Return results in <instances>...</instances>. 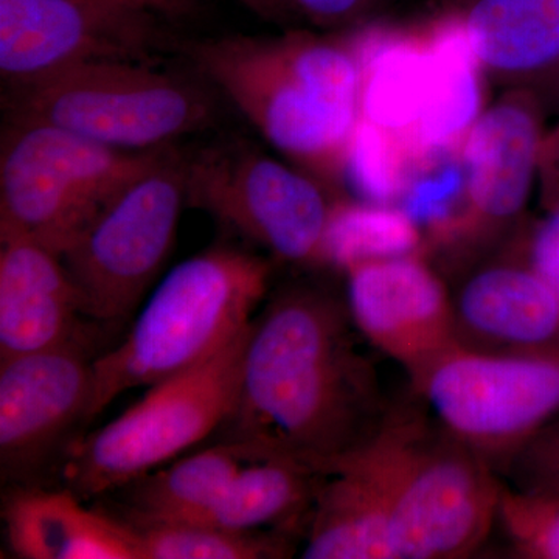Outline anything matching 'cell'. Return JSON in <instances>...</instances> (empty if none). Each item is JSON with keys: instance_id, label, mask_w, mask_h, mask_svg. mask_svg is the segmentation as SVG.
Listing matches in <instances>:
<instances>
[{"instance_id": "obj_12", "label": "cell", "mask_w": 559, "mask_h": 559, "mask_svg": "<svg viewBox=\"0 0 559 559\" xmlns=\"http://www.w3.org/2000/svg\"><path fill=\"white\" fill-rule=\"evenodd\" d=\"M168 20L98 0H0V76L22 86L100 61L162 64L179 40Z\"/></svg>"}, {"instance_id": "obj_4", "label": "cell", "mask_w": 559, "mask_h": 559, "mask_svg": "<svg viewBox=\"0 0 559 559\" xmlns=\"http://www.w3.org/2000/svg\"><path fill=\"white\" fill-rule=\"evenodd\" d=\"M272 264L219 245L173 267L146 300L128 336L92 364L91 423L127 390L193 369L252 323L270 288Z\"/></svg>"}, {"instance_id": "obj_5", "label": "cell", "mask_w": 559, "mask_h": 559, "mask_svg": "<svg viewBox=\"0 0 559 559\" xmlns=\"http://www.w3.org/2000/svg\"><path fill=\"white\" fill-rule=\"evenodd\" d=\"M219 94L197 70L100 61L3 87L5 120L43 121L112 146L151 151L218 127Z\"/></svg>"}, {"instance_id": "obj_27", "label": "cell", "mask_w": 559, "mask_h": 559, "mask_svg": "<svg viewBox=\"0 0 559 559\" xmlns=\"http://www.w3.org/2000/svg\"><path fill=\"white\" fill-rule=\"evenodd\" d=\"M460 150L412 165L400 207L425 227L426 246L462 212L466 176Z\"/></svg>"}, {"instance_id": "obj_21", "label": "cell", "mask_w": 559, "mask_h": 559, "mask_svg": "<svg viewBox=\"0 0 559 559\" xmlns=\"http://www.w3.org/2000/svg\"><path fill=\"white\" fill-rule=\"evenodd\" d=\"M305 559H393L380 488L355 469L323 477L307 522Z\"/></svg>"}, {"instance_id": "obj_31", "label": "cell", "mask_w": 559, "mask_h": 559, "mask_svg": "<svg viewBox=\"0 0 559 559\" xmlns=\"http://www.w3.org/2000/svg\"><path fill=\"white\" fill-rule=\"evenodd\" d=\"M518 241L530 264L559 290V205L543 223L525 224Z\"/></svg>"}, {"instance_id": "obj_17", "label": "cell", "mask_w": 559, "mask_h": 559, "mask_svg": "<svg viewBox=\"0 0 559 559\" xmlns=\"http://www.w3.org/2000/svg\"><path fill=\"white\" fill-rule=\"evenodd\" d=\"M11 550L27 559H142L130 522L86 509L69 488H22L3 503Z\"/></svg>"}, {"instance_id": "obj_33", "label": "cell", "mask_w": 559, "mask_h": 559, "mask_svg": "<svg viewBox=\"0 0 559 559\" xmlns=\"http://www.w3.org/2000/svg\"><path fill=\"white\" fill-rule=\"evenodd\" d=\"M261 20L275 22V24H288L297 17L290 9L288 0H237Z\"/></svg>"}, {"instance_id": "obj_28", "label": "cell", "mask_w": 559, "mask_h": 559, "mask_svg": "<svg viewBox=\"0 0 559 559\" xmlns=\"http://www.w3.org/2000/svg\"><path fill=\"white\" fill-rule=\"evenodd\" d=\"M498 521L520 557L559 559V495L503 485Z\"/></svg>"}, {"instance_id": "obj_24", "label": "cell", "mask_w": 559, "mask_h": 559, "mask_svg": "<svg viewBox=\"0 0 559 559\" xmlns=\"http://www.w3.org/2000/svg\"><path fill=\"white\" fill-rule=\"evenodd\" d=\"M425 252L421 227L400 205L345 197L336 202L326 235V263L344 271L360 261Z\"/></svg>"}, {"instance_id": "obj_6", "label": "cell", "mask_w": 559, "mask_h": 559, "mask_svg": "<svg viewBox=\"0 0 559 559\" xmlns=\"http://www.w3.org/2000/svg\"><path fill=\"white\" fill-rule=\"evenodd\" d=\"M167 148L117 150L43 121L5 120L0 230L17 231L61 257Z\"/></svg>"}, {"instance_id": "obj_22", "label": "cell", "mask_w": 559, "mask_h": 559, "mask_svg": "<svg viewBox=\"0 0 559 559\" xmlns=\"http://www.w3.org/2000/svg\"><path fill=\"white\" fill-rule=\"evenodd\" d=\"M323 477L294 460L252 459L212 506L183 522L230 532L297 524L304 514L310 516Z\"/></svg>"}, {"instance_id": "obj_9", "label": "cell", "mask_w": 559, "mask_h": 559, "mask_svg": "<svg viewBox=\"0 0 559 559\" xmlns=\"http://www.w3.org/2000/svg\"><path fill=\"white\" fill-rule=\"evenodd\" d=\"M186 165L187 148L168 146L62 253L84 318L127 322L159 278L189 207Z\"/></svg>"}, {"instance_id": "obj_18", "label": "cell", "mask_w": 559, "mask_h": 559, "mask_svg": "<svg viewBox=\"0 0 559 559\" xmlns=\"http://www.w3.org/2000/svg\"><path fill=\"white\" fill-rule=\"evenodd\" d=\"M454 11L503 90L539 86L559 69V0H459Z\"/></svg>"}, {"instance_id": "obj_15", "label": "cell", "mask_w": 559, "mask_h": 559, "mask_svg": "<svg viewBox=\"0 0 559 559\" xmlns=\"http://www.w3.org/2000/svg\"><path fill=\"white\" fill-rule=\"evenodd\" d=\"M459 278L452 305L460 345L559 353V290L530 264L518 235Z\"/></svg>"}, {"instance_id": "obj_32", "label": "cell", "mask_w": 559, "mask_h": 559, "mask_svg": "<svg viewBox=\"0 0 559 559\" xmlns=\"http://www.w3.org/2000/svg\"><path fill=\"white\" fill-rule=\"evenodd\" d=\"M114 5L130 7V9L148 11L168 21H179L189 17L197 9L194 0H98Z\"/></svg>"}, {"instance_id": "obj_14", "label": "cell", "mask_w": 559, "mask_h": 559, "mask_svg": "<svg viewBox=\"0 0 559 559\" xmlns=\"http://www.w3.org/2000/svg\"><path fill=\"white\" fill-rule=\"evenodd\" d=\"M94 359L79 340L0 360L3 477L31 476L84 423Z\"/></svg>"}, {"instance_id": "obj_10", "label": "cell", "mask_w": 559, "mask_h": 559, "mask_svg": "<svg viewBox=\"0 0 559 559\" xmlns=\"http://www.w3.org/2000/svg\"><path fill=\"white\" fill-rule=\"evenodd\" d=\"M415 399L498 474L559 414V353L455 345L411 380Z\"/></svg>"}, {"instance_id": "obj_26", "label": "cell", "mask_w": 559, "mask_h": 559, "mask_svg": "<svg viewBox=\"0 0 559 559\" xmlns=\"http://www.w3.org/2000/svg\"><path fill=\"white\" fill-rule=\"evenodd\" d=\"M412 170L406 145L399 135L360 116L349 140L345 186L360 201L400 205Z\"/></svg>"}, {"instance_id": "obj_23", "label": "cell", "mask_w": 559, "mask_h": 559, "mask_svg": "<svg viewBox=\"0 0 559 559\" xmlns=\"http://www.w3.org/2000/svg\"><path fill=\"white\" fill-rule=\"evenodd\" d=\"M240 441L226 440L132 481L127 522L138 527L189 521L212 506L249 460Z\"/></svg>"}, {"instance_id": "obj_19", "label": "cell", "mask_w": 559, "mask_h": 559, "mask_svg": "<svg viewBox=\"0 0 559 559\" xmlns=\"http://www.w3.org/2000/svg\"><path fill=\"white\" fill-rule=\"evenodd\" d=\"M432 58L428 102L403 140L412 165L462 148L487 105L488 76L454 10L426 22Z\"/></svg>"}, {"instance_id": "obj_34", "label": "cell", "mask_w": 559, "mask_h": 559, "mask_svg": "<svg viewBox=\"0 0 559 559\" xmlns=\"http://www.w3.org/2000/svg\"><path fill=\"white\" fill-rule=\"evenodd\" d=\"M549 173L554 175L559 173V121L554 130L547 132L546 142H544L540 175H549Z\"/></svg>"}, {"instance_id": "obj_35", "label": "cell", "mask_w": 559, "mask_h": 559, "mask_svg": "<svg viewBox=\"0 0 559 559\" xmlns=\"http://www.w3.org/2000/svg\"><path fill=\"white\" fill-rule=\"evenodd\" d=\"M540 98H543L544 105L547 110H557L559 112V69L549 79L543 81L539 86L533 87Z\"/></svg>"}, {"instance_id": "obj_1", "label": "cell", "mask_w": 559, "mask_h": 559, "mask_svg": "<svg viewBox=\"0 0 559 559\" xmlns=\"http://www.w3.org/2000/svg\"><path fill=\"white\" fill-rule=\"evenodd\" d=\"M356 331L347 300L323 286L275 293L250 325L227 440L322 476L369 443L390 404Z\"/></svg>"}, {"instance_id": "obj_8", "label": "cell", "mask_w": 559, "mask_h": 559, "mask_svg": "<svg viewBox=\"0 0 559 559\" xmlns=\"http://www.w3.org/2000/svg\"><path fill=\"white\" fill-rule=\"evenodd\" d=\"M187 205L285 263L325 267L326 235L342 200L320 180L241 135L187 150ZM348 197V194H347Z\"/></svg>"}, {"instance_id": "obj_25", "label": "cell", "mask_w": 559, "mask_h": 559, "mask_svg": "<svg viewBox=\"0 0 559 559\" xmlns=\"http://www.w3.org/2000/svg\"><path fill=\"white\" fill-rule=\"evenodd\" d=\"M132 527L138 532L142 559H272L293 555L282 535L230 532L190 522Z\"/></svg>"}, {"instance_id": "obj_16", "label": "cell", "mask_w": 559, "mask_h": 559, "mask_svg": "<svg viewBox=\"0 0 559 559\" xmlns=\"http://www.w3.org/2000/svg\"><path fill=\"white\" fill-rule=\"evenodd\" d=\"M79 294L58 253L0 230V360L79 341Z\"/></svg>"}, {"instance_id": "obj_11", "label": "cell", "mask_w": 559, "mask_h": 559, "mask_svg": "<svg viewBox=\"0 0 559 559\" xmlns=\"http://www.w3.org/2000/svg\"><path fill=\"white\" fill-rule=\"evenodd\" d=\"M547 112L533 87H507L463 140L462 212L428 242V257L437 253L452 275L498 252L527 224L525 212L549 132Z\"/></svg>"}, {"instance_id": "obj_7", "label": "cell", "mask_w": 559, "mask_h": 559, "mask_svg": "<svg viewBox=\"0 0 559 559\" xmlns=\"http://www.w3.org/2000/svg\"><path fill=\"white\" fill-rule=\"evenodd\" d=\"M250 325L212 358L150 385L134 406L70 444V491L90 499L127 488L224 428L237 403Z\"/></svg>"}, {"instance_id": "obj_30", "label": "cell", "mask_w": 559, "mask_h": 559, "mask_svg": "<svg viewBox=\"0 0 559 559\" xmlns=\"http://www.w3.org/2000/svg\"><path fill=\"white\" fill-rule=\"evenodd\" d=\"M297 17L331 33L355 31L374 21L388 0H288Z\"/></svg>"}, {"instance_id": "obj_2", "label": "cell", "mask_w": 559, "mask_h": 559, "mask_svg": "<svg viewBox=\"0 0 559 559\" xmlns=\"http://www.w3.org/2000/svg\"><path fill=\"white\" fill-rule=\"evenodd\" d=\"M178 53L289 164L347 197L360 70L347 33L179 40Z\"/></svg>"}, {"instance_id": "obj_20", "label": "cell", "mask_w": 559, "mask_h": 559, "mask_svg": "<svg viewBox=\"0 0 559 559\" xmlns=\"http://www.w3.org/2000/svg\"><path fill=\"white\" fill-rule=\"evenodd\" d=\"M345 33L360 70V116L406 139L429 95L432 58L425 24L373 21Z\"/></svg>"}, {"instance_id": "obj_13", "label": "cell", "mask_w": 559, "mask_h": 559, "mask_svg": "<svg viewBox=\"0 0 559 559\" xmlns=\"http://www.w3.org/2000/svg\"><path fill=\"white\" fill-rule=\"evenodd\" d=\"M342 272L356 330L409 380L459 344L452 293L428 253L360 261Z\"/></svg>"}, {"instance_id": "obj_29", "label": "cell", "mask_w": 559, "mask_h": 559, "mask_svg": "<svg viewBox=\"0 0 559 559\" xmlns=\"http://www.w3.org/2000/svg\"><path fill=\"white\" fill-rule=\"evenodd\" d=\"M507 476L514 488L559 495V419L550 421L514 457Z\"/></svg>"}, {"instance_id": "obj_3", "label": "cell", "mask_w": 559, "mask_h": 559, "mask_svg": "<svg viewBox=\"0 0 559 559\" xmlns=\"http://www.w3.org/2000/svg\"><path fill=\"white\" fill-rule=\"evenodd\" d=\"M390 406L369 443L337 460L380 488L393 559L468 558L498 521L499 474L451 436L426 406Z\"/></svg>"}]
</instances>
